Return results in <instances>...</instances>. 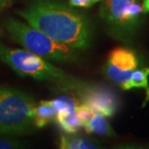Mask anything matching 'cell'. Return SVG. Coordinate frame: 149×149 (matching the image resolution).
<instances>
[{"label":"cell","mask_w":149,"mask_h":149,"mask_svg":"<svg viewBox=\"0 0 149 149\" xmlns=\"http://www.w3.org/2000/svg\"><path fill=\"white\" fill-rule=\"evenodd\" d=\"M18 14L57 42L76 50H84L91 45V22L72 6L58 0H32Z\"/></svg>","instance_id":"6da1fadb"},{"label":"cell","mask_w":149,"mask_h":149,"mask_svg":"<svg viewBox=\"0 0 149 149\" xmlns=\"http://www.w3.org/2000/svg\"><path fill=\"white\" fill-rule=\"evenodd\" d=\"M138 68L139 61L136 53L128 48L118 47L109 55L104 74L110 81L123 90L128 91L130 78Z\"/></svg>","instance_id":"8992f818"},{"label":"cell","mask_w":149,"mask_h":149,"mask_svg":"<svg viewBox=\"0 0 149 149\" xmlns=\"http://www.w3.org/2000/svg\"><path fill=\"white\" fill-rule=\"evenodd\" d=\"M9 0H0V7H3L8 2Z\"/></svg>","instance_id":"ac0fdd59"},{"label":"cell","mask_w":149,"mask_h":149,"mask_svg":"<svg viewBox=\"0 0 149 149\" xmlns=\"http://www.w3.org/2000/svg\"><path fill=\"white\" fill-rule=\"evenodd\" d=\"M37 103L32 96L13 89H0V135L30 133L35 126Z\"/></svg>","instance_id":"277c9868"},{"label":"cell","mask_w":149,"mask_h":149,"mask_svg":"<svg viewBox=\"0 0 149 149\" xmlns=\"http://www.w3.org/2000/svg\"><path fill=\"white\" fill-rule=\"evenodd\" d=\"M83 128L88 133H95L100 136L108 137L115 136L113 129L105 117L97 113H94L92 117L84 123Z\"/></svg>","instance_id":"ba28073f"},{"label":"cell","mask_w":149,"mask_h":149,"mask_svg":"<svg viewBox=\"0 0 149 149\" xmlns=\"http://www.w3.org/2000/svg\"><path fill=\"white\" fill-rule=\"evenodd\" d=\"M75 91L82 103L90 107L95 113L104 117H112L117 111L118 97L107 87L85 84Z\"/></svg>","instance_id":"52a82bcc"},{"label":"cell","mask_w":149,"mask_h":149,"mask_svg":"<svg viewBox=\"0 0 149 149\" xmlns=\"http://www.w3.org/2000/svg\"><path fill=\"white\" fill-rule=\"evenodd\" d=\"M8 33L23 49L48 61L70 62L77 58L76 49L59 43L28 23L9 17L4 22Z\"/></svg>","instance_id":"3957f363"},{"label":"cell","mask_w":149,"mask_h":149,"mask_svg":"<svg viewBox=\"0 0 149 149\" xmlns=\"http://www.w3.org/2000/svg\"><path fill=\"white\" fill-rule=\"evenodd\" d=\"M56 111L50 100H41L35 109L34 122L37 128H43L55 120Z\"/></svg>","instance_id":"30bf717a"},{"label":"cell","mask_w":149,"mask_h":149,"mask_svg":"<svg viewBox=\"0 0 149 149\" xmlns=\"http://www.w3.org/2000/svg\"><path fill=\"white\" fill-rule=\"evenodd\" d=\"M101 145L95 140L72 135H62L59 142L61 149H99Z\"/></svg>","instance_id":"9c48e42d"},{"label":"cell","mask_w":149,"mask_h":149,"mask_svg":"<svg viewBox=\"0 0 149 149\" xmlns=\"http://www.w3.org/2000/svg\"><path fill=\"white\" fill-rule=\"evenodd\" d=\"M24 143L18 140L11 139H0V149L22 148Z\"/></svg>","instance_id":"9a60e30c"},{"label":"cell","mask_w":149,"mask_h":149,"mask_svg":"<svg viewBox=\"0 0 149 149\" xmlns=\"http://www.w3.org/2000/svg\"><path fill=\"white\" fill-rule=\"evenodd\" d=\"M0 60L17 74L57 85L63 91H75L85 84L55 66L47 59L25 49L11 48L0 42Z\"/></svg>","instance_id":"7a4b0ae2"},{"label":"cell","mask_w":149,"mask_h":149,"mask_svg":"<svg viewBox=\"0 0 149 149\" xmlns=\"http://www.w3.org/2000/svg\"><path fill=\"white\" fill-rule=\"evenodd\" d=\"M95 112L91 109L89 106H87L85 104H80L78 106L75 107V113L77 114V116L80 118L82 123L84 124V123L88 121L92 115L94 114Z\"/></svg>","instance_id":"5bb4252c"},{"label":"cell","mask_w":149,"mask_h":149,"mask_svg":"<svg viewBox=\"0 0 149 149\" xmlns=\"http://www.w3.org/2000/svg\"><path fill=\"white\" fill-rule=\"evenodd\" d=\"M104 0H69V4L72 7L88 8Z\"/></svg>","instance_id":"2e32d148"},{"label":"cell","mask_w":149,"mask_h":149,"mask_svg":"<svg viewBox=\"0 0 149 149\" xmlns=\"http://www.w3.org/2000/svg\"><path fill=\"white\" fill-rule=\"evenodd\" d=\"M100 15L109 33L120 41L129 42L136 35L144 13L139 0H104Z\"/></svg>","instance_id":"5b68a950"},{"label":"cell","mask_w":149,"mask_h":149,"mask_svg":"<svg viewBox=\"0 0 149 149\" xmlns=\"http://www.w3.org/2000/svg\"><path fill=\"white\" fill-rule=\"evenodd\" d=\"M50 101L56 109V113L72 111L75 109V107L80 104L79 100H77L74 97L68 95H61Z\"/></svg>","instance_id":"4fadbf2b"},{"label":"cell","mask_w":149,"mask_h":149,"mask_svg":"<svg viewBox=\"0 0 149 149\" xmlns=\"http://www.w3.org/2000/svg\"><path fill=\"white\" fill-rule=\"evenodd\" d=\"M143 7L144 13H147L149 12V0H143Z\"/></svg>","instance_id":"e0dca14e"},{"label":"cell","mask_w":149,"mask_h":149,"mask_svg":"<svg viewBox=\"0 0 149 149\" xmlns=\"http://www.w3.org/2000/svg\"><path fill=\"white\" fill-rule=\"evenodd\" d=\"M55 120L65 133H75L83 128V123L75 113V109L72 111L57 113Z\"/></svg>","instance_id":"8fae6325"},{"label":"cell","mask_w":149,"mask_h":149,"mask_svg":"<svg viewBox=\"0 0 149 149\" xmlns=\"http://www.w3.org/2000/svg\"><path fill=\"white\" fill-rule=\"evenodd\" d=\"M149 68L142 67L136 70L130 78L128 90L132 89H143L146 92V102L149 100Z\"/></svg>","instance_id":"7c38bea8"}]
</instances>
